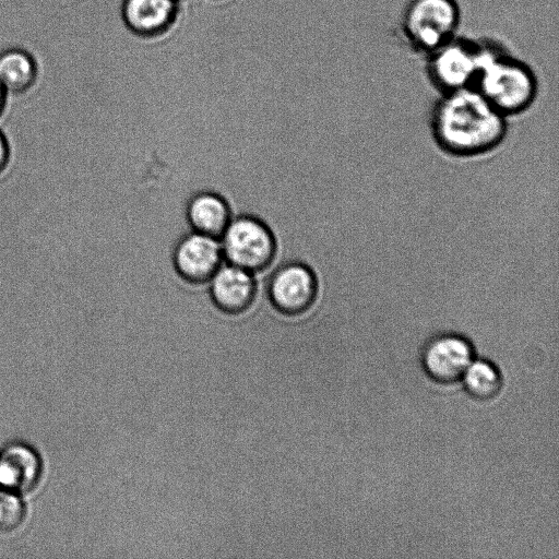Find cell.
Masks as SVG:
<instances>
[{"mask_svg": "<svg viewBox=\"0 0 559 559\" xmlns=\"http://www.w3.org/2000/svg\"><path fill=\"white\" fill-rule=\"evenodd\" d=\"M473 87L506 117L526 110L537 94L536 78L524 62L487 49Z\"/></svg>", "mask_w": 559, "mask_h": 559, "instance_id": "7a4b0ae2", "label": "cell"}, {"mask_svg": "<svg viewBox=\"0 0 559 559\" xmlns=\"http://www.w3.org/2000/svg\"><path fill=\"white\" fill-rule=\"evenodd\" d=\"M421 361L431 379L440 383H452L462 378L473 361V349L464 337L443 334L425 346Z\"/></svg>", "mask_w": 559, "mask_h": 559, "instance_id": "8992f818", "label": "cell"}, {"mask_svg": "<svg viewBox=\"0 0 559 559\" xmlns=\"http://www.w3.org/2000/svg\"><path fill=\"white\" fill-rule=\"evenodd\" d=\"M486 49L461 38H452L429 52L428 75L444 93L473 87Z\"/></svg>", "mask_w": 559, "mask_h": 559, "instance_id": "277c9868", "label": "cell"}, {"mask_svg": "<svg viewBox=\"0 0 559 559\" xmlns=\"http://www.w3.org/2000/svg\"><path fill=\"white\" fill-rule=\"evenodd\" d=\"M460 10L455 0H412L402 28L409 44L427 53L455 37Z\"/></svg>", "mask_w": 559, "mask_h": 559, "instance_id": "3957f363", "label": "cell"}, {"mask_svg": "<svg viewBox=\"0 0 559 559\" xmlns=\"http://www.w3.org/2000/svg\"><path fill=\"white\" fill-rule=\"evenodd\" d=\"M211 280L212 298L221 310L239 313L251 305L255 285L249 271L229 263L221 265Z\"/></svg>", "mask_w": 559, "mask_h": 559, "instance_id": "30bf717a", "label": "cell"}, {"mask_svg": "<svg viewBox=\"0 0 559 559\" xmlns=\"http://www.w3.org/2000/svg\"><path fill=\"white\" fill-rule=\"evenodd\" d=\"M11 158V148L4 133L0 130V175L7 169Z\"/></svg>", "mask_w": 559, "mask_h": 559, "instance_id": "2e32d148", "label": "cell"}, {"mask_svg": "<svg viewBox=\"0 0 559 559\" xmlns=\"http://www.w3.org/2000/svg\"><path fill=\"white\" fill-rule=\"evenodd\" d=\"M10 94L0 82V117L3 115Z\"/></svg>", "mask_w": 559, "mask_h": 559, "instance_id": "e0dca14e", "label": "cell"}, {"mask_svg": "<svg viewBox=\"0 0 559 559\" xmlns=\"http://www.w3.org/2000/svg\"><path fill=\"white\" fill-rule=\"evenodd\" d=\"M178 0H123L121 15L127 27L140 36H156L174 23Z\"/></svg>", "mask_w": 559, "mask_h": 559, "instance_id": "8fae6325", "label": "cell"}, {"mask_svg": "<svg viewBox=\"0 0 559 559\" xmlns=\"http://www.w3.org/2000/svg\"><path fill=\"white\" fill-rule=\"evenodd\" d=\"M318 292L314 273L300 263L280 269L271 280L270 296L276 308L287 314L305 312Z\"/></svg>", "mask_w": 559, "mask_h": 559, "instance_id": "52a82bcc", "label": "cell"}, {"mask_svg": "<svg viewBox=\"0 0 559 559\" xmlns=\"http://www.w3.org/2000/svg\"><path fill=\"white\" fill-rule=\"evenodd\" d=\"M437 144L454 156H476L497 147L506 136V116L475 87L444 93L431 115Z\"/></svg>", "mask_w": 559, "mask_h": 559, "instance_id": "6da1fadb", "label": "cell"}, {"mask_svg": "<svg viewBox=\"0 0 559 559\" xmlns=\"http://www.w3.org/2000/svg\"><path fill=\"white\" fill-rule=\"evenodd\" d=\"M25 504L21 495L0 489V532L11 533L24 522Z\"/></svg>", "mask_w": 559, "mask_h": 559, "instance_id": "9a60e30c", "label": "cell"}, {"mask_svg": "<svg viewBox=\"0 0 559 559\" xmlns=\"http://www.w3.org/2000/svg\"><path fill=\"white\" fill-rule=\"evenodd\" d=\"M188 216L197 233L215 238L223 235L230 222L226 201L211 192L200 193L191 200Z\"/></svg>", "mask_w": 559, "mask_h": 559, "instance_id": "4fadbf2b", "label": "cell"}, {"mask_svg": "<svg viewBox=\"0 0 559 559\" xmlns=\"http://www.w3.org/2000/svg\"><path fill=\"white\" fill-rule=\"evenodd\" d=\"M223 254L230 264L249 272L263 270L275 253V241L270 229L252 217L229 222L223 233Z\"/></svg>", "mask_w": 559, "mask_h": 559, "instance_id": "5b68a950", "label": "cell"}, {"mask_svg": "<svg viewBox=\"0 0 559 559\" xmlns=\"http://www.w3.org/2000/svg\"><path fill=\"white\" fill-rule=\"evenodd\" d=\"M41 472V459L29 444L14 441L0 450V489L28 492L38 485Z\"/></svg>", "mask_w": 559, "mask_h": 559, "instance_id": "9c48e42d", "label": "cell"}, {"mask_svg": "<svg viewBox=\"0 0 559 559\" xmlns=\"http://www.w3.org/2000/svg\"><path fill=\"white\" fill-rule=\"evenodd\" d=\"M462 378L466 391L477 400H490L501 388V376L498 369L486 360L472 361Z\"/></svg>", "mask_w": 559, "mask_h": 559, "instance_id": "5bb4252c", "label": "cell"}, {"mask_svg": "<svg viewBox=\"0 0 559 559\" xmlns=\"http://www.w3.org/2000/svg\"><path fill=\"white\" fill-rule=\"evenodd\" d=\"M38 79V63L28 50L10 47L0 51V82L10 95L27 93Z\"/></svg>", "mask_w": 559, "mask_h": 559, "instance_id": "7c38bea8", "label": "cell"}, {"mask_svg": "<svg viewBox=\"0 0 559 559\" xmlns=\"http://www.w3.org/2000/svg\"><path fill=\"white\" fill-rule=\"evenodd\" d=\"M223 249L215 237L194 233L176 248L174 260L180 275L193 283L211 280L222 265Z\"/></svg>", "mask_w": 559, "mask_h": 559, "instance_id": "ba28073f", "label": "cell"}]
</instances>
